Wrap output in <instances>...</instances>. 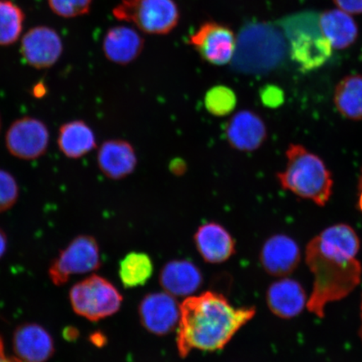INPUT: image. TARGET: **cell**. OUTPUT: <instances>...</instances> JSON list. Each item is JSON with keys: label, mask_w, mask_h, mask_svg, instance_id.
<instances>
[{"label": "cell", "mask_w": 362, "mask_h": 362, "mask_svg": "<svg viewBox=\"0 0 362 362\" xmlns=\"http://www.w3.org/2000/svg\"><path fill=\"white\" fill-rule=\"evenodd\" d=\"M361 320H362V303H361ZM361 337H362V327H361Z\"/></svg>", "instance_id": "obj_38"}, {"label": "cell", "mask_w": 362, "mask_h": 362, "mask_svg": "<svg viewBox=\"0 0 362 362\" xmlns=\"http://www.w3.org/2000/svg\"><path fill=\"white\" fill-rule=\"evenodd\" d=\"M300 259V249L297 243L284 234L274 235L267 240L260 253L262 268L275 277L292 274Z\"/></svg>", "instance_id": "obj_14"}, {"label": "cell", "mask_w": 362, "mask_h": 362, "mask_svg": "<svg viewBox=\"0 0 362 362\" xmlns=\"http://www.w3.org/2000/svg\"><path fill=\"white\" fill-rule=\"evenodd\" d=\"M49 143L47 126L33 117H23L13 122L6 135L8 151L23 160H33L44 156Z\"/></svg>", "instance_id": "obj_10"}, {"label": "cell", "mask_w": 362, "mask_h": 362, "mask_svg": "<svg viewBox=\"0 0 362 362\" xmlns=\"http://www.w3.org/2000/svg\"><path fill=\"white\" fill-rule=\"evenodd\" d=\"M360 241L354 230L346 224L325 229L308 243L306 264L315 281L307 308L323 318L328 303L346 298L360 284L361 265L356 259Z\"/></svg>", "instance_id": "obj_1"}, {"label": "cell", "mask_w": 362, "mask_h": 362, "mask_svg": "<svg viewBox=\"0 0 362 362\" xmlns=\"http://www.w3.org/2000/svg\"><path fill=\"white\" fill-rule=\"evenodd\" d=\"M69 300L76 315L96 322L115 315L124 300L110 281L93 274L71 288Z\"/></svg>", "instance_id": "obj_7"}, {"label": "cell", "mask_w": 362, "mask_h": 362, "mask_svg": "<svg viewBox=\"0 0 362 362\" xmlns=\"http://www.w3.org/2000/svg\"><path fill=\"white\" fill-rule=\"evenodd\" d=\"M139 316L148 332L166 336L178 327L180 307L175 297L165 291L151 293L140 301Z\"/></svg>", "instance_id": "obj_11"}, {"label": "cell", "mask_w": 362, "mask_h": 362, "mask_svg": "<svg viewBox=\"0 0 362 362\" xmlns=\"http://www.w3.org/2000/svg\"><path fill=\"white\" fill-rule=\"evenodd\" d=\"M188 44L202 60L211 65L224 66L233 61L237 35L223 23L206 21L189 35Z\"/></svg>", "instance_id": "obj_9"}, {"label": "cell", "mask_w": 362, "mask_h": 362, "mask_svg": "<svg viewBox=\"0 0 362 362\" xmlns=\"http://www.w3.org/2000/svg\"><path fill=\"white\" fill-rule=\"evenodd\" d=\"M103 336H101V334H95L93 336L92 342H93L94 345L102 346Z\"/></svg>", "instance_id": "obj_36"}, {"label": "cell", "mask_w": 362, "mask_h": 362, "mask_svg": "<svg viewBox=\"0 0 362 362\" xmlns=\"http://www.w3.org/2000/svg\"><path fill=\"white\" fill-rule=\"evenodd\" d=\"M171 170H173L175 174H181L182 170H185V166L183 165V162L175 161L173 165L170 166Z\"/></svg>", "instance_id": "obj_35"}, {"label": "cell", "mask_w": 362, "mask_h": 362, "mask_svg": "<svg viewBox=\"0 0 362 362\" xmlns=\"http://www.w3.org/2000/svg\"><path fill=\"white\" fill-rule=\"evenodd\" d=\"M144 39L131 27L119 25L107 30L103 42V51L108 61L117 65H128L143 52Z\"/></svg>", "instance_id": "obj_19"}, {"label": "cell", "mask_w": 362, "mask_h": 362, "mask_svg": "<svg viewBox=\"0 0 362 362\" xmlns=\"http://www.w3.org/2000/svg\"><path fill=\"white\" fill-rule=\"evenodd\" d=\"M334 100L343 116L352 120L362 119V76H347L339 81Z\"/></svg>", "instance_id": "obj_23"}, {"label": "cell", "mask_w": 362, "mask_h": 362, "mask_svg": "<svg viewBox=\"0 0 362 362\" xmlns=\"http://www.w3.org/2000/svg\"><path fill=\"white\" fill-rule=\"evenodd\" d=\"M226 135L230 146L240 151H256L265 141L267 129L264 122L257 113L240 111L226 125Z\"/></svg>", "instance_id": "obj_16"}, {"label": "cell", "mask_w": 362, "mask_h": 362, "mask_svg": "<svg viewBox=\"0 0 362 362\" xmlns=\"http://www.w3.org/2000/svg\"><path fill=\"white\" fill-rule=\"evenodd\" d=\"M360 189H361V192H360V197H359V207H360L361 211H362V176H361V182H360Z\"/></svg>", "instance_id": "obj_37"}, {"label": "cell", "mask_w": 362, "mask_h": 362, "mask_svg": "<svg viewBox=\"0 0 362 362\" xmlns=\"http://www.w3.org/2000/svg\"><path fill=\"white\" fill-rule=\"evenodd\" d=\"M63 337L66 341H75L79 337V332L74 327H67L63 332Z\"/></svg>", "instance_id": "obj_33"}, {"label": "cell", "mask_w": 362, "mask_h": 362, "mask_svg": "<svg viewBox=\"0 0 362 362\" xmlns=\"http://www.w3.org/2000/svg\"><path fill=\"white\" fill-rule=\"evenodd\" d=\"M320 25L332 48L344 49L356 42L359 28L356 22L341 10L325 11L320 15Z\"/></svg>", "instance_id": "obj_21"}, {"label": "cell", "mask_w": 362, "mask_h": 362, "mask_svg": "<svg viewBox=\"0 0 362 362\" xmlns=\"http://www.w3.org/2000/svg\"><path fill=\"white\" fill-rule=\"evenodd\" d=\"M160 284L164 291L174 297H189L202 287L203 275L192 261L172 260L163 267Z\"/></svg>", "instance_id": "obj_17"}, {"label": "cell", "mask_w": 362, "mask_h": 362, "mask_svg": "<svg viewBox=\"0 0 362 362\" xmlns=\"http://www.w3.org/2000/svg\"><path fill=\"white\" fill-rule=\"evenodd\" d=\"M262 103L266 106L276 107L282 101L281 90L275 87H267L262 89L261 93Z\"/></svg>", "instance_id": "obj_29"}, {"label": "cell", "mask_w": 362, "mask_h": 362, "mask_svg": "<svg viewBox=\"0 0 362 362\" xmlns=\"http://www.w3.org/2000/svg\"><path fill=\"white\" fill-rule=\"evenodd\" d=\"M287 40L288 54L303 71H313L329 61L332 47L320 29V16L302 11L276 21Z\"/></svg>", "instance_id": "obj_5"}, {"label": "cell", "mask_w": 362, "mask_h": 362, "mask_svg": "<svg viewBox=\"0 0 362 362\" xmlns=\"http://www.w3.org/2000/svg\"><path fill=\"white\" fill-rule=\"evenodd\" d=\"M20 196L19 185L6 170L0 169V214L11 209Z\"/></svg>", "instance_id": "obj_27"}, {"label": "cell", "mask_w": 362, "mask_h": 362, "mask_svg": "<svg viewBox=\"0 0 362 362\" xmlns=\"http://www.w3.org/2000/svg\"><path fill=\"white\" fill-rule=\"evenodd\" d=\"M137 163V155L134 147L125 140H107L98 149L99 169L111 180L124 179L132 174Z\"/></svg>", "instance_id": "obj_18"}, {"label": "cell", "mask_w": 362, "mask_h": 362, "mask_svg": "<svg viewBox=\"0 0 362 362\" xmlns=\"http://www.w3.org/2000/svg\"><path fill=\"white\" fill-rule=\"evenodd\" d=\"M194 245L204 261L223 264L236 252V242L223 226L207 223L199 226L194 235Z\"/></svg>", "instance_id": "obj_15"}, {"label": "cell", "mask_w": 362, "mask_h": 362, "mask_svg": "<svg viewBox=\"0 0 362 362\" xmlns=\"http://www.w3.org/2000/svg\"><path fill=\"white\" fill-rule=\"evenodd\" d=\"M12 342L16 356L22 362H47L55 354L52 334L37 323L18 325Z\"/></svg>", "instance_id": "obj_13"}, {"label": "cell", "mask_w": 362, "mask_h": 362, "mask_svg": "<svg viewBox=\"0 0 362 362\" xmlns=\"http://www.w3.org/2000/svg\"><path fill=\"white\" fill-rule=\"evenodd\" d=\"M116 19L148 35H168L177 27L180 11L175 0H121L113 8Z\"/></svg>", "instance_id": "obj_6"}, {"label": "cell", "mask_w": 362, "mask_h": 362, "mask_svg": "<svg viewBox=\"0 0 362 362\" xmlns=\"http://www.w3.org/2000/svg\"><path fill=\"white\" fill-rule=\"evenodd\" d=\"M0 127H1V121H0Z\"/></svg>", "instance_id": "obj_39"}, {"label": "cell", "mask_w": 362, "mask_h": 362, "mask_svg": "<svg viewBox=\"0 0 362 362\" xmlns=\"http://www.w3.org/2000/svg\"><path fill=\"white\" fill-rule=\"evenodd\" d=\"M57 144L63 155L74 160L87 156L96 148L97 140L88 124L83 120H74L59 129Z\"/></svg>", "instance_id": "obj_22"}, {"label": "cell", "mask_w": 362, "mask_h": 362, "mask_svg": "<svg viewBox=\"0 0 362 362\" xmlns=\"http://www.w3.org/2000/svg\"><path fill=\"white\" fill-rule=\"evenodd\" d=\"M8 247V239L6 233L4 232L2 228H0V259L6 255Z\"/></svg>", "instance_id": "obj_32"}, {"label": "cell", "mask_w": 362, "mask_h": 362, "mask_svg": "<svg viewBox=\"0 0 362 362\" xmlns=\"http://www.w3.org/2000/svg\"><path fill=\"white\" fill-rule=\"evenodd\" d=\"M93 0H48L53 13L63 18H74L87 15Z\"/></svg>", "instance_id": "obj_28"}, {"label": "cell", "mask_w": 362, "mask_h": 362, "mask_svg": "<svg viewBox=\"0 0 362 362\" xmlns=\"http://www.w3.org/2000/svg\"><path fill=\"white\" fill-rule=\"evenodd\" d=\"M288 53L287 40L274 23L249 21L237 34L232 65L244 74H265L281 66Z\"/></svg>", "instance_id": "obj_3"}, {"label": "cell", "mask_w": 362, "mask_h": 362, "mask_svg": "<svg viewBox=\"0 0 362 362\" xmlns=\"http://www.w3.org/2000/svg\"><path fill=\"white\" fill-rule=\"evenodd\" d=\"M25 15L19 6L10 0H0V47H6L19 40Z\"/></svg>", "instance_id": "obj_25"}, {"label": "cell", "mask_w": 362, "mask_h": 362, "mask_svg": "<svg viewBox=\"0 0 362 362\" xmlns=\"http://www.w3.org/2000/svg\"><path fill=\"white\" fill-rule=\"evenodd\" d=\"M153 273V261L147 253L131 252L119 262V279L126 288L143 286Z\"/></svg>", "instance_id": "obj_24"}, {"label": "cell", "mask_w": 362, "mask_h": 362, "mask_svg": "<svg viewBox=\"0 0 362 362\" xmlns=\"http://www.w3.org/2000/svg\"><path fill=\"white\" fill-rule=\"evenodd\" d=\"M286 156V169L278 174L282 187L324 206L332 197L333 180L323 160L300 144H291Z\"/></svg>", "instance_id": "obj_4"}, {"label": "cell", "mask_w": 362, "mask_h": 362, "mask_svg": "<svg viewBox=\"0 0 362 362\" xmlns=\"http://www.w3.org/2000/svg\"><path fill=\"white\" fill-rule=\"evenodd\" d=\"M237 105V96L226 86L220 85L211 88L206 94L205 106L211 115L225 117L230 115Z\"/></svg>", "instance_id": "obj_26"}, {"label": "cell", "mask_w": 362, "mask_h": 362, "mask_svg": "<svg viewBox=\"0 0 362 362\" xmlns=\"http://www.w3.org/2000/svg\"><path fill=\"white\" fill-rule=\"evenodd\" d=\"M0 362H22L16 356L6 355V350H4V339L1 336H0Z\"/></svg>", "instance_id": "obj_31"}, {"label": "cell", "mask_w": 362, "mask_h": 362, "mask_svg": "<svg viewBox=\"0 0 362 362\" xmlns=\"http://www.w3.org/2000/svg\"><path fill=\"white\" fill-rule=\"evenodd\" d=\"M180 307L176 345L182 358L193 350L223 349L256 315L255 307H234L223 294L212 291L187 297Z\"/></svg>", "instance_id": "obj_2"}, {"label": "cell", "mask_w": 362, "mask_h": 362, "mask_svg": "<svg viewBox=\"0 0 362 362\" xmlns=\"http://www.w3.org/2000/svg\"><path fill=\"white\" fill-rule=\"evenodd\" d=\"M22 57L36 69H47L55 65L63 52L60 35L47 26L30 29L21 40Z\"/></svg>", "instance_id": "obj_12"}, {"label": "cell", "mask_w": 362, "mask_h": 362, "mask_svg": "<svg viewBox=\"0 0 362 362\" xmlns=\"http://www.w3.org/2000/svg\"><path fill=\"white\" fill-rule=\"evenodd\" d=\"M100 248L97 240L90 235H79L59 252L48 269L51 281L63 286L71 276L85 274L100 268Z\"/></svg>", "instance_id": "obj_8"}, {"label": "cell", "mask_w": 362, "mask_h": 362, "mask_svg": "<svg viewBox=\"0 0 362 362\" xmlns=\"http://www.w3.org/2000/svg\"><path fill=\"white\" fill-rule=\"evenodd\" d=\"M34 96L42 98L43 95L45 93V87L43 83H40L37 85L35 86L33 90Z\"/></svg>", "instance_id": "obj_34"}, {"label": "cell", "mask_w": 362, "mask_h": 362, "mask_svg": "<svg viewBox=\"0 0 362 362\" xmlns=\"http://www.w3.org/2000/svg\"><path fill=\"white\" fill-rule=\"evenodd\" d=\"M267 303L274 315L291 319L304 310L306 293L296 280L284 278L270 285L267 292Z\"/></svg>", "instance_id": "obj_20"}, {"label": "cell", "mask_w": 362, "mask_h": 362, "mask_svg": "<svg viewBox=\"0 0 362 362\" xmlns=\"http://www.w3.org/2000/svg\"><path fill=\"white\" fill-rule=\"evenodd\" d=\"M334 4L343 11L350 15L362 13V0H333Z\"/></svg>", "instance_id": "obj_30"}]
</instances>
